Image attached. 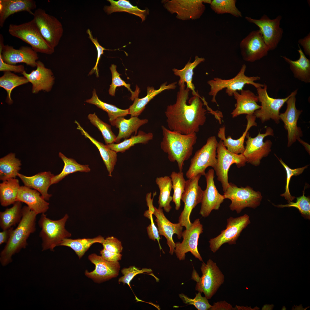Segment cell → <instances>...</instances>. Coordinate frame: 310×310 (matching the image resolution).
<instances>
[{
	"label": "cell",
	"mask_w": 310,
	"mask_h": 310,
	"mask_svg": "<svg viewBox=\"0 0 310 310\" xmlns=\"http://www.w3.org/2000/svg\"><path fill=\"white\" fill-rule=\"evenodd\" d=\"M273 129L270 127L266 128L264 133L259 132L254 137L250 136L248 132L246 137V146L243 153L245 158L247 162L255 166H259L261 159L268 156L271 151L272 143L270 140L264 141V138L268 136L274 135Z\"/></svg>",
	"instance_id": "cell-10"
},
{
	"label": "cell",
	"mask_w": 310,
	"mask_h": 310,
	"mask_svg": "<svg viewBox=\"0 0 310 310\" xmlns=\"http://www.w3.org/2000/svg\"><path fill=\"white\" fill-rule=\"evenodd\" d=\"M190 90L185 84L180 86L175 102L168 105L165 112L168 129L184 134L196 133L206 119L207 110L199 95L193 96L187 103Z\"/></svg>",
	"instance_id": "cell-1"
},
{
	"label": "cell",
	"mask_w": 310,
	"mask_h": 310,
	"mask_svg": "<svg viewBox=\"0 0 310 310\" xmlns=\"http://www.w3.org/2000/svg\"><path fill=\"white\" fill-rule=\"evenodd\" d=\"M236 0H213L210 4L211 9L216 14L228 13L241 18L242 14L236 6Z\"/></svg>",
	"instance_id": "cell-46"
},
{
	"label": "cell",
	"mask_w": 310,
	"mask_h": 310,
	"mask_svg": "<svg viewBox=\"0 0 310 310\" xmlns=\"http://www.w3.org/2000/svg\"><path fill=\"white\" fill-rule=\"evenodd\" d=\"M86 33L88 36L89 38L95 46L97 53V58L95 65L90 71L89 75H92L95 73L97 77H98L99 76V74L98 65L101 57L104 53V51L106 49L99 44L96 38H94L92 34V32L89 29L87 30Z\"/></svg>",
	"instance_id": "cell-55"
},
{
	"label": "cell",
	"mask_w": 310,
	"mask_h": 310,
	"mask_svg": "<svg viewBox=\"0 0 310 310\" xmlns=\"http://www.w3.org/2000/svg\"><path fill=\"white\" fill-rule=\"evenodd\" d=\"M33 19L40 32L48 44L54 49L58 44L63 32L61 22L55 17L40 8L36 9Z\"/></svg>",
	"instance_id": "cell-13"
},
{
	"label": "cell",
	"mask_w": 310,
	"mask_h": 310,
	"mask_svg": "<svg viewBox=\"0 0 310 310\" xmlns=\"http://www.w3.org/2000/svg\"><path fill=\"white\" fill-rule=\"evenodd\" d=\"M203 226L199 218L195 219L190 227L182 233L183 240L175 243L174 252L180 261L185 258V254L190 252L196 258L203 262L198 249V241L200 235L203 233Z\"/></svg>",
	"instance_id": "cell-17"
},
{
	"label": "cell",
	"mask_w": 310,
	"mask_h": 310,
	"mask_svg": "<svg viewBox=\"0 0 310 310\" xmlns=\"http://www.w3.org/2000/svg\"><path fill=\"white\" fill-rule=\"evenodd\" d=\"M29 82L24 76H20L11 71H4L3 75L0 78V87L4 88L7 92L6 102L12 104L13 101L11 98L12 90L15 88Z\"/></svg>",
	"instance_id": "cell-45"
},
{
	"label": "cell",
	"mask_w": 310,
	"mask_h": 310,
	"mask_svg": "<svg viewBox=\"0 0 310 310\" xmlns=\"http://www.w3.org/2000/svg\"><path fill=\"white\" fill-rule=\"evenodd\" d=\"M259 101L261 102V108L256 111L254 115L259 118L262 123L271 119L277 124L280 122V110L291 96L292 92L284 98H276L271 97L267 92V86L264 84V86L257 88Z\"/></svg>",
	"instance_id": "cell-14"
},
{
	"label": "cell",
	"mask_w": 310,
	"mask_h": 310,
	"mask_svg": "<svg viewBox=\"0 0 310 310\" xmlns=\"http://www.w3.org/2000/svg\"><path fill=\"white\" fill-rule=\"evenodd\" d=\"M59 156L64 164L61 173L54 175L52 178L51 185L57 183L70 174L77 172L88 173L90 171L88 165L81 164L74 159L67 157L61 152H59Z\"/></svg>",
	"instance_id": "cell-41"
},
{
	"label": "cell",
	"mask_w": 310,
	"mask_h": 310,
	"mask_svg": "<svg viewBox=\"0 0 310 310\" xmlns=\"http://www.w3.org/2000/svg\"><path fill=\"white\" fill-rule=\"evenodd\" d=\"M218 143L215 136H211L208 138L205 144L196 152L190 160L189 168L185 174L188 179L199 174L205 176L207 168H215L217 162Z\"/></svg>",
	"instance_id": "cell-8"
},
{
	"label": "cell",
	"mask_w": 310,
	"mask_h": 310,
	"mask_svg": "<svg viewBox=\"0 0 310 310\" xmlns=\"http://www.w3.org/2000/svg\"><path fill=\"white\" fill-rule=\"evenodd\" d=\"M20 187L19 180L16 178L3 181L0 184V202L2 206L6 207L17 201Z\"/></svg>",
	"instance_id": "cell-39"
},
{
	"label": "cell",
	"mask_w": 310,
	"mask_h": 310,
	"mask_svg": "<svg viewBox=\"0 0 310 310\" xmlns=\"http://www.w3.org/2000/svg\"><path fill=\"white\" fill-rule=\"evenodd\" d=\"M86 102L94 104L98 108L106 112L111 123L119 117H124L129 114L128 109H122L115 106L110 104L101 101L98 98L95 89L92 92V96L86 100Z\"/></svg>",
	"instance_id": "cell-44"
},
{
	"label": "cell",
	"mask_w": 310,
	"mask_h": 310,
	"mask_svg": "<svg viewBox=\"0 0 310 310\" xmlns=\"http://www.w3.org/2000/svg\"><path fill=\"white\" fill-rule=\"evenodd\" d=\"M8 32L12 36L30 45L37 53L50 55L54 52L55 49L51 47L42 36L33 19L19 25L10 24Z\"/></svg>",
	"instance_id": "cell-7"
},
{
	"label": "cell",
	"mask_w": 310,
	"mask_h": 310,
	"mask_svg": "<svg viewBox=\"0 0 310 310\" xmlns=\"http://www.w3.org/2000/svg\"><path fill=\"white\" fill-rule=\"evenodd\" d=\"M14 230L13 227L9 228L3 230L0 232V245L3 243H6L9 239L12 232Z\"/></svg>",
	"instance_id": "cell-61"
},
{
	"label": "cell",
	"mask_w": 310,
	"mask_h": 310,
	"mask_svg": "<svg viewBox=\"0 0 310 310\" xmlns=\"http://www.w3.org/2000/svg\"><path fill=\"white\" fill-rule=\"evenodd\" d=\"M151 193H148L147 194L146 197V200L147 205L148 207V210L152 213L153 214V212L154 210V207L153 205V197L155 195H154L153 198L152 199L151 198Z\"/></svg>",
	"instance_id": "cell-62"
},
{
	"label": "cell",
	"mask_w": 310,
	"mask_h": 310,
	"mask_svg": "<svg viewBox=\"0 0 310 310\" xmlns=\"http://www.w3.org/2000/svg\"><path fill=\"white\" fill-rule=\"evenodd\" d=\"M162 138L161 149L168 155L171 162H176L179 171H182L185 161L192 155L193 146L196 142V133L184 134L161 126Z\"/></svg>",
	"instance_id": "cell-3"
},
{
	"label": "cell",
	"mask_w": 310,
	"mask_h": 310,
	"mask_svg": "<svg viewBox=\"0 0 310 310\" xmlns=\"http://www.w3.org/2000/svg\"><path fill=\"white\" fill-rule=\"evenodd\" d=\"M177 82H174L167 85V82L162 84L160 88L155 90L153 87H148L147 94L146 96L141 98H135L132 105L128 108L129 114L131 117H138L143 112L146 105L156 95L166 90L175 89L176 86Z\"/></svg>",
	"instance_id": "cell-34"
},
{
	"label": "cell",
	"mask_w": 310,
	"mask_h": 310,
	"mask_svg": "<svg viewBox=\"0 0 310 310\" xmlns=\"http://www.w3.org/2000/svg\"><path fill=\"white\" fill-rule=\"evenodd\" d=\"M214 170L210 169L206 173V186L204 191L199 214L203 217L208 216L213 210H218L225 199L218 191L215 184Z\"/></svg>",
	"instance_id": "cell-21"
},
{
	"label": "cell",
	"mask_w": 310,
	"mask_h": 310,
	"mask_svg": "<svg viewBox=\"0 0 310 310\" xmlns=\"http://www.w3.org/2000/svg\"><path fill=\"white\" fill-rule=\"evenodd\" d=\"M297 51L299 55V59L292 60L285 56H281L289 65L294 77L305 83L310 82V60L306 57L299 44Z\"/></svg>",
	"instance_id": "cell-32"
},
{
	"label": "cell",
	"mask_w": 310,
	"mask_h": 310,
	"mask_svg": "<svg viewBox=\"0 0 310 310\" xmlns=\"http://www.w3.org/2000/svg\"><path fill=\"white\" fill-rule=\"evenodd\" d=\"M104 238L100 235L92 238H83L72 239L69 238L64 239L59 246H65L72 249L80 259L90 247L94 243H99L102 244Z\"/></svg>",
	"instance_id": "cell-36"
},
{
	"label": "cell",
	"mask_w": 310,
	"mask_h": 310,
	"mask_svg": "<svg viewBox=\"0 0 310 310\" xmlns=\"http://www.w3.org/2000/svg\"><path fill=\"white\" fill-rule=\"evenodd\" d=\"M4 44L0 43V71H13L15 73H22L25 71L24 66L22 65H16L7 64L3 61L1 56V51Z\"/></svg>",
	"instance_id": "cell-57"
},
{
	"label": "cell",
	"mask_w": 310,
	"mask_h": 310,
	"mask_svg": "<svg viewBox=\"0 0 310 310\" xmlns=\"http://www.w3.org/2000/svg\"><path fill=\"white\" fill-rule=\"evenodd\" d=\"M297 140L304 147L306 151L310 154V145L300 138H298Z\"/></svg>",
	"instance_id": "cell-63"
},
{
	"label": "cell",
	"mask_w": 310,
	"mask_h": 310,
	"mask_svg": "<svg viewBox=\"0 0 310 310\" xmlns=\"http://www.w3.org/2000/svg\"><path fill=\"white\" fill-rule=\"evenodd\" d=\"M88 118L91 123L101 132L106 144L115 142L117 136L112 131L110 125L100 119L95 113L89 114Z\"/></svg>",
	"instance_id": "cell-48"
},
{
	"label": "cell",
	"mask_w": 310,
	"mask_h": 310,
	"mask_svg": "<svg viewBox=\"0 0 310 310\" xmlns=\"http://www.w3.org/2000/svg\"><path fill=\"white\" fill-rule=\"evenodd\" d=\"M200 269L202 276L199 277L194 269L191 278L197 282L195 290L203 293L208 299H210L224 283V276L216 263L211 259L206 263L203 262Z\"/></svg>",
	"instance_id": "cell-6"
},
{
	"label": "cell",
	"mask_w": 310,
	"mask_h": 310,
	"mask_svg": "<svg viewBox=\"0 0 310 310\" xmlns=\"http://www.w3.org/2000/svg\"><path fill=\"white\" fill-rule=\"evenodd\" d=\"M227 221L226 229L209 241L210 248L213 253L216 252L224 243L235 244L243 230L250 223L249 216L246 214L236 218L230 217Z\"/></svg>",
	"instance_id": "cell-15"
},
{
	"label": "cell",
	"mask_w": 310,
	"mask_h": 310,
	"mask_svg": "<svg viewBox=\"0 0 310 310\" xmlns=\"http://www.w3.org/2000/svg\"><path fill=\"white\" fill-rule=\"evenodd\" d=\"M155 182L160 191L158 201L159 207L163 208L166 212L168 213L172 208L170 203L173 200V197L170 195L172 189L171 178L168 176L157 177Z\"/></svg>",
	"instance_id": "cell-40"
},
{
	"label": "cell",
	"mask_w": 310,
	"mask_h": 310,
	"mask_svg": "<svg viewBox=\"0 0 310 310\" xmlns=\"http://www.w3.org/2000/svg\"><path fill=\"white\" fill-rule=\"evenodd\" d=\"M205 61V59L204 58L199 57L196 56L195 57V60L193 62H191L189 61L182 69H173L174 74L180 77L178 82V84L179 86L185 84L186 83L187 84L186 87L192 91V94L193 96L199 95L198 92L195 91V86L192 83L194 74L193 70L198 65L204 62Z\"/></svg>",
	"instance_id": "cell-35"
},
{
	"label": "cell",
	"mask_w": 310,
	"mask_h": 310,
	"mask_svg": "<svg viewBox=\"0 0 310 310\" xmlns=\"http://www.w3.org/2000/svg\"><path fill=\"white\" fill-rule=\"evenodd\" d=\"M201 176L199 174L186 181L181 199L184 203V208L179 218V222L186 229H189L192 224L190 216L192 210L202 201L204 191L198 185Z\"/></svg>",
	"instance_id": "cell-12"
},
{
	"label": "cell",
	"mask_w": 310,
	"mask_h": 310,
	"mask_svg": "<svg viewBox=\"0 0 310 310\" xmlns=\"http://www.w3.org/2000/svg\"><path fill=\"white\" fill-rule=\"evenodd\" d=\"M216 153L217 162L214 170L224 192L229 186L228 174L231 166L235 164L240 168L244 166L247 161L243 153L236 154L228 150L221 140L218 143Z\"/></svg>",
	"instance_id": "cell-11"
},
{
	"label": "cell",
	"mask_w": 310,
	"mask_h": 310,
	"mask_svg": "<svg viewBox=\"0 0 310 310\" xmlns=\"http://www.w3.org/2000/svg\"><path fill=\"white\" fill-rule=\"evenodd\" d=\"M116 68L117 66L114 64H112L110 67L112 74V80L108 90L109 94L112 96H114L117 87L124 86L131 92V99L132 100H134L135 98L138 97L139 93L133 92L130 88V85L126 84L121 78L120 76L121 74L117 71Z\"/></svg>",
	"instance_id": "cell-50"
},
{
	"label": "cell",
	"mask_w": 310,
	"mask_h": 310,
	"mask_svg": "<svg viewBox=\"0 0 310 310\" xmlns=\"http://www.w3.org/2000/svg\"><path fill=\"white\" fill-rule=\"evenodd\" d=\"M246 66L243 64L237 74L233 78L229 79H223L218 78H214L207 82L210 86L209 95L212 96V102L218 104L216 97L221 90L226 88V93L230 96H233V93L243 90L246 84H250L256 89L264 86V84L255 82L259 80L258 76H248L245 74Z\"/></svg>",
	"instance_id": "cell-5"
},
{
	"label": "cell",
	"mask_w": 310,
	"mask_h": 310,
	"mask_svg": "<svg viewBox=\"0 0 310 310\" xmlns=\"http://www.w3.org/2000/svg\"><path fill=\"white\" fill-rule=\"evenodd\" d=\"M148 121L147 119H140L138 117H131L128 119L124 117L117 118L110 123L119 130L115 142L120 143L121 139H128L134 133L136 135L140 127L147 123Z\"/></svg>",
	"instance_id": "cell-31"
},
{
	"label": "cell",
	"mask_w": 310,
	"mask_h": 310,
	"mask_svg": "<svg viewBox=\"0 0 310 310\" xmlns=\"http://www.w3.org/2000/svg\"><path fill=\"white\" fill-rule=\"evenodd\" d=\"M102 244L103 248L112 252L120 253L123 249L121 241L113 236L106 238Z\"/></svg>",
	"instance_id": "cell-56"
},
{
	"label": "cell",
	"mask_w": 310,
	"mask_h": 310,
	"mask_svg": "<svg viewBox=\"0 0 310 310\" xmlns=\"http://www.w3.org/2000/svg\"><path fill=\"white\" fill-rule=\"evenodd\" d=\"M272 305H265L262 307V310H271L272 309L273 307Z\"/></svg>",
	"instance_id": "cell-64"
},
{
	"label": "cell",
	"mask_w": 310,
	"mask_h": 310,
	"mask_svg": "<svg viewBox=\"0 0 310 310\" xmlns=\"http://www.w3.org/2000/svg\"><path fill=\"white\" fill-rule=\"evenodd\" d=\"M75 123L77 125V129L80 131L82 134L86 138H88L97 148L106 166L108 176L112 177V173L117 162V153L111 150L106 144L104 145L91 136L78 121L75 120Z\"/></svg>",
	"instance_id": "cell-33"
},
{
	"label": "cell",
	"mask_w": 310,
	"mask_h": 310,
	"mask_svg": "<svg viewBox=\"0 0 310 310\" xmlns=\"http://www.w3.org/2000/svg\"><path fill=\"white\" fill-rule=\"evenodd\" d=\"M21 161L10 153L0 159V180L3 181L15 178L21 169Z\"/></svg>",
	"instance_id": "cell-38"
},
{
	"label": "cell",
	"mask_w": 310,
	"mask_h": 310,
	"mask_svg": "<svg viewBox=\"0 0 310 310\" xmlns=\"http://www.w3.org/2000/svg\"><path fill=\"white\" fill-rule=\"evenodd\" d=\"M239 46L243 59L250 62L267 56L269 51L259 30L251 32L241 40Z\"/></svg>",
	"instance_id": "cell-20"
},
{
	"label": "cell",
	"mask_w": 310,
	"mask_h": 310,
	"mask_svg": "<svg viewBox=\"0 0 310 310\" xmlns=\"http://www.w3.org/2000/svg\"><path fill=\"white\" fill-rule=\"evenodd\" d=\"M233 96L236 103L235 108L231 113L232 118L244 114L254 115L255 111L261 108L257 103L259 101L257 96L249 90L243 89L240 93L235 92Z\"/></svg>",
	"instance_id": "cell-26"
},
{
	"label": "cell",
	"mask_w": 310,
	"mask_h": 310,
	"mask_svg": "<svg viewBox=\"0 0 310 310\" xmlns=\"http://www.w3.org/2000/svg\"><path fill=\"white\" fill-rule=\"evenodd\" d=\"M153 135L152 133H147L140 130L138 131L137 135H132L128 139H125L121 142L106 145L111 150L117 153H123L136 144H147L153 139Z\"/></svg>",
	"instance_id": "cell-43"
},
{
	"label": "cell",
	"mask_w": 310,
	"mask_h": 310,
	"mask_svg": "<svg viewBox=\"0 0 310 310\" xmlns=\"http://www.w3.org/2000/svg\"><path fill=\"white\" fill-rule=\"evenodd\" d=\"M223 195L225 199L231 201L230 209L238 214L247 207L256 208L260 205L262 198L260 192L254 190L250 186L239 187L231 183Z\"/></svg>",
	"instance_id": "cell-9"
},
{
	"label": "cell",
	"mask_w": 310,
	"mask_h": 310,
	"mask_svg": "<svg viewBox=\"0 0 310 310\" xmlns=\"http://www.w3.org/2000/svg\"><path fill=\"white\" fill-rule=\"evenodd\" d=\"M282 18V16L278 15L271 19L266 14L259 19L247 16L245 17L248 22L255 24L259 28L269 51L275 49L282 38L283 31L280 27Z\"/></svg>",
	"instance_id": "cell-18"
},
{
	"label": "cell",
	"mask_w": 310,
	"mask_h": 310,
	"mask_svg": "<svg viewBox=\"0 0 310 310\" xmlns=\"http://www.w3.org/2000/svg\"><path fill=\"white\" fill-rule=\"evenodd\" d=\"M69 218L65 214L61 218L53 220L48 218L45 213L41 215L38 224L41 230L39 236L42 240V251L48 250L54 251L55 248L65 239L69 238L71 234L65 228V224Z\"/></svg>",
	"instance_id": "cell-4"
},
{
	"label": "cell",
	"mask_w": 310,
	"mask_h": 310,
	"mask_svg": "<svg viewBox=\"0 0 310 310\" xmlns=\"http://www.w3.org/2000/svg\"><path fill=\"white\" fill-rule=\"evenodd\" d=\"M37 68L29 73L25 71L22 73L32 85V92L37 94L40 91L49 92L54 83L55 78L50 69L45 67L40 61H37Z\"/></svg>",
	"instance_id": "cell-23"
},
{
	"label": "cell",
	"mask_w": 310,
	"mask_h": 310,
	"mask_svg": "<svg viewBox=\"0 0 310 310\" xmlns=\"http://www.w3.org/2000/svg\"><path fill=\"white\" fill-rule=\"evenodd\" d=\"M246 118L247 123L245 130L242 135L237 140L232 139L230 136L226 138L225 126L221 127L219 129L218 137L222 141L223 145L227 149L233 153L239 154L243 153L245 149L244 142L248 131L252 127L257 125L255 122L256 118L254 115H247Z\"/></svg>",
	"instance_id": "cell-29"
},
{
	"label": "cell",
	"mask_w": 310,
	"mask_h": 310,
	"mask_svg": "<svg viewBox=\"0 0 310 310\" xmlns=\"http://www.w3.org/2000/svg\"><path fill=\"white\" fill-rule=\"evenodd\" d=\"M22 216L17 227L14 229L10 237L0 254V262L5 266L12 261V257L28 245L27 240L30 235L36 230L37 214L28 206L22 208Z\"/></svg>",
	"instance_id": "cell-2"
},
{
	"label": "cell",
	"mask_w": 310,
	"mask_h": 310,
	"mask_svg": "<svg viewBox=\"0 0 310 310\" xmlns=\"http://www.w3.org/2000/svg\"><path fill=\"white\" fill-rule=\"evenodd\" d=\"M152 272V270L150 268H143L141 270H140L135 266H131L128 268H123L121 271L123 276L119 279V283L122 282L124 284H126L131 288L130 282L135 276L138 274L144 272L149 273Z\"/></svg>",
	"instance_id": "cell-53"
},
{
	"label": "cell",
	"mask_w": 310,
	"mask_h": 310,
	"mask_svg": "<svg viewBox=\"0 0 310 310\" xmlns=\"http://www.w3.org/2000/svg\"><path fill=\"white\" fill-rule=\"evenodd\" d=\"M201 294L198 292L196 294L195 297L193 299L183 293L179 294V296L184 303L193 305L198 310H210L212 305L209 304L207 298L202 297Z\"/></svg>",
	"instance_id": "cell-52"
},
{
	"label": "cell",
	"mask_w": 310,
	"mask_h": 310,
	"mask_svg": "<svg viewBox=\"0 0 310 310\" xmlns=\"http://www.w3.org/2000/svg\"><path fill=\"white\" fill-rule=\"evenodd\" d=\"M211 0H171L162 1L164 6L176 18L185 20L199 18L205 10L204 3L210 4Z\"/></svg>",
	"instance_id": "cell-16"
},
{
	"label": "cell",
	"mask_w": 310,
	"mask_h": 310,
	"mask_svg": "<svg viewBox=\"0 0 310 310\" xmlns=\"http://www.w3.org/2000/svg\"><path fill=\"white\" fill-rule=\"evenodd\" d=\"M297 89L292 92V94L286 102L287 106L285 111L280 113L279 117L284 123V127L287 131V147H289L303 135L301 128L297 126V122L302 110L297 109L296 107Z\"/></svg>",
	"instance_id": "cell-19"
},
{
	"label": "cell",
	"mask_w": 310,
	"mask_h": 310,
	"mask_svg": "<svg viewBox=\"0 0 310 310\" xmlns=\"http://www.w3.org/2000/svg\"><path fill=\"white\" fill-rule=\"evenodd\" d=\"M16 200L26 204L37 214L45 213L49 208V203L38 191L25 186H20Z\"/></svg>",
	"instance_id": "cell-27"
},
{
	"label": "cell",
	"mask_w": 310,
	"mask_h": 310,
	"mask_svg": "<svg viewBox=\"0 0 310 310\" xmlns=\"http://www.w3.org/2000/svg\"><path fill=\"white\" fill-rule=\"evenodd\" d=\"M305 189L303 195L297 197L295 202L292 201L288 202V204H280L274 206L278 208L293 207L297 209L302 216L306 219L310 218V199L309 197L305 195Z\"/></svg>",
	"instance_id": "cell-49"
},
{
	"label": "cell",
	"mask_w": 310,
	"mask_h": 310,
	"mask_svg": "<svg viewBox=\"0 0 310 310\" xmlns=\"http://www.w3.org/2000/svg\"><path fill=\"white\" fill-rule=\"evenodd\" d=\"M152 215V213L148 210L146 211L144 213V216L150 220V224L146 228L148 235L150 239L154 241H155L156 240L157 241L160 250H162L164 253L160 243L159 241L161 238L160 237L158 228L156 226L153 221Z\"/></svg>",
	"instance_id": "cell-54"
},
{
	"label": "cell",
	"mask_w": 310,
	"mask_h": 310,
	"mask_svg": "<svg viewBox=\"0 0 310 310\" xmlns=\"http://www.w3.org/2000/svg\"><path fill=\"white\" fill-rule=\"evenodd\" d=\"M210 310H235V308L233 307L229 303L225 301H221L214 302L212 305Z\"/></svg>",
	"instance_id": "cell-59"
},
{
	"label": "cell",
	"mask_w": 310,
	"mask_h": 310,
	"mask_svg": "<svg viewBox=\"0 0 310 310\" xmlns=\"http://www.w3.org/2000/svg\"><path fill=\"white\" fill-rule=\"evenodd\" d=\"M33 0H0V26H3L6 19L16 13L26 11L33 15L32 10L36 8Z\"/></svg>",
	"instance_id": "cell-30"
},
{
	"label": "cell",
	"mask_w": 310,
	"mask_h": 310,
	"mask_svg": "<svg viewBox=\"0 0 310 310\" xmlns=\"http://www.w3.org/2000/svg\"><path fill=\"white\" fill-rule=\"evenodd\" d=\"M1 56L3 61L7 64L15 65L24 63L32 67H36L38 59L37 53L31 47L22 46L16 49L8 44L3 46Z\"/></svg>",
	"instance_id": "cell-24"
},
{
	"label": "cell",
	"mask_w": 310,
	"mask_h": 310,
	"mask_svg": "<svg viewBox=\"0 0 310 310\" xmlns=\"http://www.w3.org/2000/svg\"><path fill=\"white\" fill-rule=\"evenodd\" d=\"M54 175L50 171L40 172L31 176H27L18 173L17 176L21 179L24 186L38 191L46 201L52 195L48 193V189L51 185L52 179Z\"/></svg>",
	"instance_id": "cell-28"
},
{
	"label": "cell",
	"mask_w": 310,
	"mask_h": 310,
	"mask_svg": "<svg viewBox=\"0 0 310 310\" xmlns=\"http://www.w3.org/2000/svg\"><path fill=\"white\" fill-rule=\"evenodd\" d=\"M172 182V188L173 190L172 201L175 205L176 210H179L180 207L182 195L184 191L186 180L182 171L172 172L170 176Z\"/></svg>",
	"instance_id": "cell-47"
},
{
	"label": "cell",
	"mask_w": 310,
	"mask_h": 310,
	"mask_svg": "<svg viewBox=\"0 0 310 310\" xmlns=\"http://www.w3.org/2000/svg\"><path fill=\"white\" fill-rule=\"evenodd\" d=\"M278 159L284 167L286 173V180L285 186V190L284 193L281 194L280 196L284 197L288 202L292 201L295 198L290 194L289 190V184L292 177L293 176H297L303 173L305 169L307 168L308 165L301 167L292 169L290 168L282 161L281 158L279 159L276 156Z\"/></svg>",
	"instance_id": "cell-51"
},
{
	"label": "cell",
	"mask_w": 310,
	"mask_h": 310,
	"mask_svg": "<svg viewBox=\"0 0 310 310\" xmlns=\"http://www.w3.org/2000/svg\"><path fill=\"white\" fill-rule=\"evenodd\" d=\"M107 1L110 2L111 5L109 6H105L104 9L108 14L116 12H126L139 16L143 22L145 20L146 16L149 13L148 10L141 9L137 6L132 5L128 1L108 0Z\"/></svg>",
	"instance_id": "cell-37"
},
{
	"label": "cell",
	"mask_w": 310,
	"mask_h": 310,
	"mask_svg": "<svg viewBox=\"0 0 310 310\" xmlns=\"http://www.w3.org/2000/svg\"><path fill=\"white\" fill-rule=\"evenodd\" d=\"M156 217V222L160 235L163 236L166 238L167 244L169 248V253L173 255L175 248V243L173 239L174 234L177 235L178 238L180 239L182 237L183 226L179 222L173 223L169 221L164 215L162 208H157L154 207L153 212Z\"/></svg>",
	"instance_id": "cell-25"
},
{
	"label": "cell",
	"mask_w": 310,
	"mask_h": 310,
	"mask_svg": "<svg viewBox=\"0 0 310 310\" xmlns=\"http://www.w3.org/2000/svg\"><path fill=\"white\" fill-rule=\"evenodd\" d=\"M100 253L104 259L110 262L117 261L121 259L122 257L120 253L112 252L104 248L100 251Z\"/></svg>",
	"instance_id": "cell-58"
},
{
	"label": "cell",
	"mask_w": 310,
	"mask_h": 310,
	"mask_svg": "<svg viewBox=\"0 0 310 310\" xmlns=\"http://www.w3.org/2000/svg\"><path fill=\"white\" fill-rule=\"evenodd\" d=\"M88 258L95 265V269L91 272L86 270L85 274L94 281L102 282L116 277L118 275L120 266L118 261H108L95 253L89 255Z\"/></svg>",
	"instance_id": "cell-22"
},
{
	"label": "cell",
	"mask_w": 310,
	"mask_h": 310,
	"mask_svg": "<svg viewBox=\"0 0 310 310\" xmlns=\"http://www.w3.org/2000/svg\"><path fill=\"white\" fill-rule=\"evenodd\" d=\"M22 202L17 201L10 208L0 212V226L5 230L18 224L22 216Z\"/></svg>",
	"instance_id": "cell-42"
},
{
	"label": "cell",
	"mask_w": 310,
	"mask_h": 310,
	"mask_svg": "<svg viewBox=\"0 0 310 310\" xmlns=\"http://www.w3.org/2000/svg\"><path fill=\"white\" fill-rule=\"evenodd\" d=\"M299 44L303 47L305 54L310 56V33L298 41Z\"/></svg>",
	"instance_id": "cell-60"
}]
</instances>
